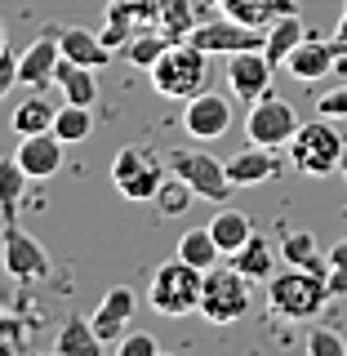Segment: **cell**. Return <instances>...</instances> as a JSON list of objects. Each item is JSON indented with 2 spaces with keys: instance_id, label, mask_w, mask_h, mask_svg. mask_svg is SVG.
<instances>
[{
  "instance_id": "cell-3",
  "label": "cell",
  "mask_w": 347,
  "mask_h": 356,
  "mask_svg": "<svg viewBox=\"0 0 347 356\" xmlns=\"http://www.w3.org/2000/svg\"><path fill=\"white\" fill-rule=\"evenodd\" d=\"M343 134L330 125V116H316V120H303L289 138V165L307 178H325L343 165Z\"/></svg>"
},
{
  "instance_id": "cell-11",
  "label": "cell",
  "mask_w": 347,
  "mask_h": 356,
  "mask_svg": "<svg viewBox=\"0 0 347 356\" xmlns=\"http://www.w3.org/2000/svg\"><path fill=\"white\" fill-rule=\"evenodd\" d=\"M183 129L192 134L196 143L223 138V134L232 129V98L227 94H214V89L187 98V103H183Z\"/></svg>"
},
{
  "instance_id": "cell-41",
  "label": "cell",
  "mask_w": 347,
  "mask_h": 356,
  "mask_svg": "<svg viewBox=\"0 0 347 356\" xmlns=\"http://www.w3.org/2000/svg\"><path fill=\"white\" fill-rule=\"evenodd\" d=\"M138 5H152V0H138Z\"/></svg>"
},
{
  "instance_id": "cell-6",
  "label": "cell",
  "mask_w": 347,
  "mask_h": 356,
  "mask_svg": "<svg viewBox=\"0 0 347 356\" xmlns=\"http://www.w3.org/2000/svg\"><path fill=\"white\" fill-rule=\"evenodd\" d=\"M165 178H170V165H165L156 152L138 147V143L120 147L116 161H111V183H116V192L125 200H156Z\"/></svg>"
},
{
  "instance_id": "cell-24",
  "label": "cell",
  "mask_w": 347,
  "mask_h": 356,
  "mask_svg": "<svg viewBox=\"0 0 347 356\" xmlns=\"http://www.w3.org/2000/svg\"><path fill=\"white\" fill-rule=\"evenodd\" d=\"M303 36H307V27H303V18H298V14L276 18L272 27L263 31V54H267V63H272V67H285L289 49H294V44L303 40Z\"/></svg>"
},
{
  "instance_id": "cell-12",
  "label": "cell",
  "mask_w": 347,
  "mask_h": 356,
  "mask_svg": "<svg viewBox=\"0 0 347 356\" xmlns=\"http://www.w3.org/2000/svg\"><path fill=\"white\" fill-rule=\"evenodd\" d=\"M272 72H276V67L267 63L263 49L227 54V89H232V98H241V103H259L263 94H272Z\"/></svg>"
},
{
  "instance_id": "cell-23",
  "label": "cell",
  "mask_w": 347,
  "mask_h": 356,
  "mask_svg": "<svg viewBox=\"0 0 347 356\" xmlns=\"http://www.w3.org/2000/svg\"><path fill=\"white\" fill-rule=\"evenodd\" d=\"M54 116H58V107L45 98V89H31V94L14 107L9 125H14V134L22 138V134H45V129H54Z\"/></svg>"
},
{
  "instance_id": "cell-13",
  "label": "cell",
  "mask_w": 347,
  "mask_h": 356,
  "mask_svg": "<svg viewBox=\"0 0 347 356\" xmlns=\"http://www.w3.org/2000/svg\"><path fill=\"white\" fill-rule=\"evenodd\" d=\"M134 312H138V294H134L129 285H111L107 294L98 298V307L89 312V321H94V334L107 343V348H116L120 334H129Z\"/></svg>"
},
{
  "instance_id": "cell-10",
  "label": "cell",
  "mask_w": 347,
  "mask_h": 356,
  "mask_svg": "<svg viewBox=\"0 0 347 356\" xmlns=\"http://www.w3.org/2000/svg\"><path fill=\"white\" fill-rule=\"evenodd\" d=\"M0 263L14 281H45L49 276V254L36 236L18 227V222H5V236H0Z\"/></svg>"
},
{
  "instance_id": "cell-28",
  "label": "cell",
  "mask_w": 347,
  "mask_h": 356,
  "mask_svg": "<svg viewBox=\"0 0 347 356\" xmlns=\"http://www.w3.org/2000/svg\"><path fill=\"white\" fill-rule=\"evenodd\" d=\"M27 170L14 161V156H5L0 161V209H5V222L18 218V205H22V192H27Z\"/></svg>"
},
{
  "instance_id": "cell-16",
  "label": "cell",
  "mask_w": 347,
  "mask_h": 356,
  "mask_svg": "<svg viewBox=\"0 0 347 356\" xmlns=\"http://www.w3.org/2000/svg\"><path fill=\"white\" fill-rule=\"evenodd\" d=\"M63 156H67V143H63L54 129H45V134H22V143L14 147V161L27 170V178H40V183L63 170Z\"/></svg>"
},
{
  "instance_id": "cell-17",
  "label": "cell",
  "mask_w": 347,
  "mask_h": 356,
  "mask_svg": "<svg viewBox=\"0 0 347 356\" xmlns=\"http://www.w3.org/2000/svg\"><path fill=\"white\" fill-rule=\"evenodd\" d=\"M276 174H281V156H276V147H259V143H250L245 152H236L227 161L232 187H263Z\"/></svg>"
},
{
  "instance_id": "cell-25",
  "label": "cell",
  "mask_w": 347,
  "mask_h": 356,
  "mask_svg": "<svg viewBox=\"0 0 347 356\" xmlns=\"http://www.w3.org/2000/svg\"><path fill=\"white\" fill-rule=\"evenodd\" d=\"M103 348H107V343L94 334V321H89V316L63 321L58 339H54V352H58V356H94V352H103Z\"/></svg>"
},
{
  "instance_id": "cell-15",
  "label": "cell",
  "mask_w": 347,
  "mask_h": 356,
  "mask_svg": "<svg viewBox=\"0 0 347 356\" xmlns=\"http://www.w3.org/2000/svg\"><path fill=\"white\" fill-rule=\"evenodd\" d=\"M58 63H63L58 27H49V31H40V36L31 40L27 54H18V85H27V89L54 85V72H58Z\"/></svg>"
},
{
  "instance_id": "cell-27",
  "label": "cell",
  "mask_w": 347,
  "mask_h": 356,
  "mask_svg": "<svg viewBox=\"0 0 347 356\" xmlns=\"http://www.w3.org/2000/svg\"><path fill=\"white\" fill-rule=\"evenodd\" d=\"M276 250H281V263L285 267H307V272L325 276V254H321V245H316L312 232H285Z\"/></svg>"
},
{
  "instance_id": "cell-18",
  "label": "cell",
  "mask_w": 347,
  "mask_h": 356,
  "mask_svg": "<svg viewBox=\"0 0 347 356\" xmlns=\"http://www.w3.org/2000/svg\"><path fill=\"white\" fill-rule=\"evenodd\" d=\"M58 44H63V58H72V63H81V67H94V72L111 63L107 40L98 36V31H89V27H63L58 31Z\"/></svg>"
},
{
  "instance_id": "cell-21",
  "label": "cell",
  "mask_w": 347,
  "mask_h": 356,
  "mask_svg": "<svg viewBox=\"0 0 347 356\" xmlns=\"http://www.w3.org/2000/svg\"><path fill=\"white\" fill-rule=\"evenodd\" d=\"M54 85L63 89L67 103H81V107H94L98 103V81H94V67H81L72 58L58 63V72H54Z\"/></svg>"
},
{
  "instance_id": "cell-34",
  "label": "cell",
  "mask_w": 347,
  "mask_h": 356,
  "mask_svg": "<svg viewBox=\"0 0 347 356\" xmlns=\"http://www.w3.org/2000/svg\"><path fill=\"white\" fill-rule=\"evenodd\" d=\"M307 356H347V339L330 325H316L307 334Z\"/></svg>"
},
{
  "instance_id": "cell-39",
  "label": "cell",
  "mask_w": 347,
  "mask_h": 356,
  "mask_svg": "<svg viewBox=\"0 0 347 356\" xmlns=\"http://www.w3.org/2000/svg\"><path fill=\"white\" fill-rule=\"evenodd\" d=\"M9 49V31H5V22H0V54Z\"/></svg>"
},
{
  "instance_id": "cell-31",
  "label": "cell",
  "mask_w": 347,
  "mask_h": 356,
  "mask_svg": "<svg viewBox=\"0 0 347 356\" xmlns=\"http://www.w3.org/2000/svg\"><path fill=\"white\" fill-rule=\"evenodd\" d=\"M156 22H161V27L170 31L174 40H187L200 18H196L192 0H161V5H156Z\"/></svg>"
},
{
  "instance_id": "cell-30",
  "label": "cell",
  "mask_w": 347,
  "mask_h": 356,
  "mask_svg": "<svg viewBox=\"0 0 347 356\" xmlns=\"http://www.w3.org/2000/svg\"><path fill=\"white\" fill-rule=\"evenodd\" d=\"M54 134L72 147V143H85L89 134H94V111L81 107V103H63L58 116H54Z\"/></svg>"
},
{
  "instance_id": "cell-19",
  "label": "cell",
  "mask_w": 347,
  "mask_h": 356,
  "mask_svg": "<svg viewBox=\"0 0 347 356\" xmlns=\"http://www.w3.org/2000/svg\"><path fill=\"white\" fill-rule=\"evenodd\" d=\"M276 259H281V250L267 245L259 232H254V236L232 254V267H236L241 276H250V281H272V276H276Z\"/></svg>"
},
{
  "instance_id": "cell-40",
  "label": "cell",
  "mask_w": 347,
  "mask_h": 356,
  "mask_svg": "<svg viewBox=\"0 0 347 356\" xmlns=\"http://www.w3.org/2000/svg\"><path fill=\"white\" fill-rule=\"evenodd\" d=\"M339 170H343V178H347V152H343V165H339Z\"/></svg>"
},
{
  "instance_id": "cell-20",
  "label": "cell",
  "mask_w": 347,
  "mask_h": 356,
  "mask_svg": "<svg viewBox=\"0 0 347 356\" xmlns=\"http://www.w3.org/2000/svg\"><path fill=\"white\" fill-rule=\"evenodd\" d=\"M223 9H227L236 22H245V27H254V31H267L285 14H298L294 0H223Z\"/></svg>"
},
{
  "instance_id": "cell-22",
  "label": "cell",
  "mask_w": 347,
  "mask_h": 356,
  "mask_svg": "<svg viewBox=\"0 0 347 356\" xmlns=\"http://www.w3.org/2000/svg\"><path fill=\"white\" fill-rule=\"evenodd\" d=\"M209 232H214V241H218V250H223V259H232V254L241 250L245 241L254 236V222L245 209H232V205H223L214 218H209Z\"/></svg>"
},
{
  "instance_id": "cell-29",
  "label": "cell",
  "mask_w": 347,
  "mask_h": 356,
  "mask_svg": "<svg viewBox=\"0 0 347 356\" xmlns=\"http://www.w3.org/2000/svg\"><path fill=\"white\" fill-rule=\"evenodd\" d=\"M170 44H174V36L161 27V22H156L152 31H138V36H134V40L125 44V49H120V54H125V58H129L134 67H152V63L161 58L165 49H170Z\"/></svg>"
},
{
  "instance_id": "cell-1",
  "label": "cell",
  "mask_w": 347,
  "mask_h": 356,
  "mask_svg": "<svg viewBox=\"0 0 347 356\" xmlns=\"http://www.w3.org/2000/svg\"><path fill=\"white\" fill-rule=\"evenodd\" d=\"M147 76H152V89L161 98L187 103V98H196V94L209 89V54L196 49L192 40H174L170 49L147 67Z\"/></svg>"
},
{
  "instance_id": "cell-14",
  "label": "cell",
  "mask_w": 347,
  "mask_h": 356,
  "mask_svg": "<svg viewBox=\"0 0 347 356\" xmlns=\"http://www.w3.org/2000/svg\"><path fill=\"white\" fill-rule=\"evenodd\" d=\"M334 58H339V40L303 36L294 49H289L285 72L294 76V81H303V85H316V81H325V76H334Z\"/></svg>"
},
{
  "instance_id": "cell-9",
  "label": "cell",
  "mask_w": 347,
  "mask_h": 356,
  "mask_svg": "<svg viewBox=\"0 0 347 356\" xmlns=\"http://www.w3.org/2000/svg\"><path fill=\"white\" fill-rule=\"evenodd\" d=\"M187 40H192L196 49H205L209 58H214V54H223V58H227V54H241V49H263V31L245 27V22H236L232 14H223V18H200Z\"/></svg>"
},
{
  "instance_id": "cell-5",
  "label": "cell",
  "mask_w": 347,
  "mask_h": 356,
  "mask_svg": "<svg viewBox=\"0 0 347 356\" xmlns=\"http://www.w3.org/2000/svg\"><path fill=\"white\" fill-rule=\"evenodd\" d=\"M250 312V276H241L236 267H209L205 285H200V316L209 325H236Z\"/></svg>"
},
{
  "instance_id": "cell-37",
  "label": "cell",
  "mask_w": 347,
  "mask_h": 356,
  "mask_svg": "<svg viewBox=\"0 0 347 356\" xmlns=\"http://www.w3.org/2000/svg\"><path fill=\"white\" fill-rule=\"evenodd\" d=\"M18 85V54H0V103H5V94Z\"/></svg>"
},
{
  "instance_id": "cell-2",
  "label": "cell",
  "mask_w": 347,
  "mask_h": 356,
  "mask_svg": "<svg viewBox=\"0 0 347 356\" xmlns=\"http://www.w3.org/2000/svg\"><path fill=\"white\" fill-rule=\"evenodd\" d=\"M330 281L321 272H307V267H285L267 281V307L281 321H312L321 316L330 303Z\"/></svg>"
},
{
  "instance_id": "cell-38",
  "label": "cell",
  "mask_w": 347,
  "mask_h": 356,
  "mask_svg": "<svg viewBox=\"0 0 347 356\" xmlns=\"http://www.w3.org/2000/svg\"><path fill=\"white\" fill-rule=\"evenodd\" d=\"M334 40L347 49V0H343V18H339V27H334Z\"/></svg>"
},
{
  "instance_id": "cell-4",
  "label": "cell",
  "mask_w": 347,
  "mask_h": 356,
  "mask_svg": "<svg viewBox=\"0 0 347 356\" xmlns=\"http://www.w3.org/2000/svg\"><path fill=\"white\" fill-rule=\"evenodd\" d=\"M200 285H205V272L174 254L170 263L156 267V276L147 285V298L161 316H187V312H200Z\"/></svg>"
},
{
  "instance_id": "cell-35",
  "label": "cell",
  "mask_w": 347,
  "mask_h": 356,
  "mask_svg": "<svg viewBox=\"0 0 347 356\" xmlns=\"http://www.w3.org/2000/svg\"><path fill=\"white\" fill-rule=\"evenodd\" d=\"M156 352H161L156 334H120L116 339V356H156Z\"/></svg>"
},
{
  "instance_id": "cell-7",
  "label": "cell",
  "mask_w": 347,
  "mask_h": 356,
  "mask_svg": "<svg viewBox=\"0 0 347 356\" xmlns=\"http://www.w3.org/2000/svg\"><path fill=\"white\" fill-rule=\"evenodd\" d=\"M165 165H170V174H178L187 187H192L196 196L214 200V205H223L232 192V178H227V161H218V156L209 152H196V147H174L170 156H165Z\"/></svg>"
},
{
  "instance_id": "cell-26",
  "label": "cell",
  "mask_w": 347,
  "mask_h": 356,
  "mask_svg": "<svg viewBox=\"0 0 347 356\" xmlns=\"http://www.w3.org/2000/svg\"><path fill=\"white\" fill-rule=\"evenodd\" d=\"M174 250H178V259H183V263L200 267V272L218 267V259H223V250H218V241H214V232H209V227H187L183 236H178Z\"/></svg>"
},
{
  "instance_id": "cell-33",
  "label": "cell",
  "mask_w": 347,
  "mask_h": 356,
  "mask_svg": "<svg viewBox=\"0 0 347 356\" xmlns=\"http://www.w3.org/2000/svg\"><path fill=\"white\" fill-rule=\"evenodd\" d=\"M325 281L334 298H347V236L325 250Z\"/></svg>"
},
{
  "instance_id": "cell-32",
  "label": "cell",
  "mask_w": 347,
  "mask_h": 356,
  "mask_svg": "<svg viewBox=\"0 0 347 356\" xmlns=\"http://www.w3.org/2000/svg\"><path fill=\"white\" fill-rule=\"evenodd\" d=\"M192 187L183 183L178 174H170L161 183V192H156V209H161V218H178V214H187V205H192Z\"/></svg>"
},
{
  "instance_id": "cell-8",
  "label": "cell",
  "mask_w": 347,
  "mask_h": 356,
  "mask_svg": "<svg viewBox=\"0 0 347 356\" xmlns=\"http://www.w3.org/2000/svg\"><path fill=\"white\" fill-rule=\"evenodd\" d=\"M303 125L298 111L276 94H263L259 103H250V116H245V138L259 143V147H289L294 129Z\"/></svg>"
},
{
  "instance_id": "cell-36",
  "label": "cell",
  "mask_w": 347,
  "mask_h": 356,
  "mask_svg": "<svg viewBox=\"0 0 347 356\" xmlns=\"http://www.w3.org/2000/svg\"><path fill=\"white\" fill-rule=\"evenodd\" d=\"M316 111H321V116H330V120H347V85L325 89V94L316 98Z\"/></svg>"
}]
</instances>
